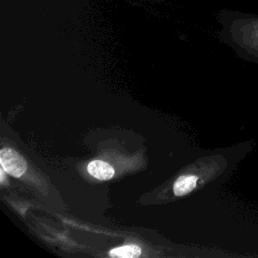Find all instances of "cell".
Here are the masks:
<instances>
[{
  "mask_svg": "<svg viewBox=\"0 0 258 258\" xmlns=\"http://www.w3.org/2000/svg\"><path fill=\"white\" fill-rule=\"evenodd\" d=\"M0 163L5 172L14 177H20L27 167L24 158L17 151L8 147L0 150Z\"/></svg>",
  "mask_w": 258,
  "mask_h": 258,
  "instance_id": "7a4b0ae2",
  "label": "cell"
},
{
  "mask_svg": "<svg viewBox=\"0 0 258 258\" xmlns=\"http://www.w3.org/2000/svg\"><path fill=\"white\" fill-rule=\"evenodd\" d=\"M222 19L226 38L238 55L258 64V13L228 11Z\"/></svg>",
  "mask_w": 258,
  "mask_h": 258,
  "instance_id": "6da1fadb",
  "label": "cell"
},
{
  "mask_svg": "<svg viewBox=\"0 0 258 258\" xmlns=\"http://www.w3.org/2000/svg\"><path fill=\"white\" fill-rule=\"evenodd\" d=\"M198 177L195 175H183L177 178L173 185V191L176 196H184L189 194L197 185Z\"/></svg>",
  "mask_w": 258,
  "mask_h": 258,
  "instance_id": "277c9868",
  "label": "cell"
},
{
  "mask_svg": "<svg viewBox=\"0 0 258 258\" xmlns=\"http://www.w3.org/2000/svg\"><path fill=\"white\" fill-rule=\"evenodd\" d=\"M112 257H124V258H135L140 256L141 249L135 245H125L119 248H115L110 251Z\"/></svg>",
  "mask_w": 258,
  "mask_h": 258,
  "instance_id": "5b68a950",
  "label": "cell"
},
{
  "mask_svg": "<svg viewBox=\"0 0 258 258\" xmlns=\"http://www.w3.org/2000/svg\"><path fill=\"white\" fill-rule=\"evenodd\" d=\"M88 172L95 178L100 180H108L114 176V168L107 162L102 160H93L87 166Z\"/></svg>",
  "mask_w": 258,
  "mask_h": 258,
  "instance_id": "3957f363",
  "label": "cell"
}]
</instances>
